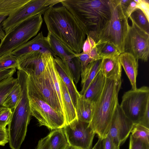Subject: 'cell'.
<instances>
[{
  "instance_id": "cell-19",
  "label": "cell",
  "mask_w": 149,
  "mask_h": 149,
  "mask_svg": "<svg viewBox=\"0 0 149 149\" xmlns=\"http://www.w3.org/2000/svg\"><path fill=\"white\" fill-rule=\"evenodd\" d=\"M100 70L106 78L121 80L122 66L119 56L102 59Z\"/></svg>"
},
{
  "instance_id": "cell-18",
  "label": "cell",
  "mask_w": 149,
  "mask_h": 149,
  "mask_svg": "<svg viewBox=\"0 0 149 149\" xmlns=\"http://www.w3.org/2000/svg\"><path fill=\"white\" fill-rule=\"evenodd\" d=\"M119 60L130 81L132 90H136L138 75V60L131 54L124 52L120 54Z\"/></svg>"
},
{
  "instance_id": "cell-39",
  "label": "cell",
  "mask_w": 149,
  "mask_h": 149,
  "mask_svg": "<svg viewBox=\"0 0 149 149\" xmlns=\"http://www.w3.org/2000/svg\"><path fill=\"white\" fill-rule=\"evenodd\" d=\"M8 142V132L6 128L0 126V146H3Z\"/></svg>"
},
{
  "instance_id": "cell-8",
  "label": "cell",
  "mask_w": 149,
  "mask_h": 149,
  "mask_svg": "<svg viewBox=\"0 0 149 149\" xmlns=\"http://www.w3.org/2000/svg\"><path fill=\"white\" fill-rule=\"evenodd\" d=\"M149 104V88L143 86L125 92L120 106L125 116L134 124L139 123Z\"/></svg>"
},
{
  "instance_id": "cell-30",
  "label": "cell",
  "mask_w": 149,
  "mask_h": 149,
  "mask_svg": "<svg viewBox=\"0 0 149 149\" xmlns=\"http://www.w3.org/2000/svg\"><path fill=\"white\" fill-rule=\"evenodd\" d=\"M141 29L149 34V21L143 12L137 8L129 17Z\"/></svg>"
},
{
  "instance_id": "cell-44",
  "label": "cell",
  "mask_w": 149,
  "mask_h": 149,
  "mask_svg": "<svg viewBox=\"0 0 149 149\" xmlns=\"http://www.w3.org/2000/svg\"><path fill=\"white\" fill-rule=\"evenodd\" d=\"M7 16L3 15H0V39L2 40L4 38L6 34L5 32L3 30L1 25V23L4 20Z\"/></svg>"
},
{
  "instance_id": "cell-11",
  "label": "cell",
  "mask_w": 149,
  "mask_h": 149,
  "mask_svg": "<svg viewBox=\"0 0 149 149\" xmlns=\"http://www.w3.org/2000/svg\"><path fill=\"white\" fill-rule=\"evenodd\" d=\"M63 130L68 144L81 149H92L95 134L89 123L76 119Z\"/></svg>"
},
{
  "instance_id": "cell-13",
  "label": "cell",
  "mask_w": 149,
  "mask_h": 149,
  "mask_svg": "<svg viewBox=\"0 0 149 149\" xmlns=\"http://www.w3.org/2000/svg\"><path fill=\"white\" fill-rule=\"evenodd\" d=\"M134 124L125 115L118 103L112 117L108 134L120 146L129 137Z\"/></svg>"
},
{
  "instance_id": "cell-10",
  "label": "cell",
  "mask_w": 149,
  "mask_h": 149,
  "mask_svg": "<svg viewBox=\"0 0 149 149\" xmlns=\"http://www.w3.org/2000/svg\"><path fill=\"white\" fill-rule=\"evenodd\" d=\"M28 96L31 116L37 119L40 126L51 130L63 128L65 126V118L47 103L31 95Z\"/></svg>"
},
{
  "instance_id": "cell-9",
  "label": "cell",
  "mask_w": 149,
  "mask_h": 149,
  "mask_svg": "<svg viewBox=\"0 0 149 149\" xmlns=\"http://www.w3.org/2000/svg\"><path fill=\"white\" fill-rule=\"evenodd\" d=\"M61 0H30L15 12L10 15L1 23L6 35L18 24L32 17L42 15Z\"/></svg>"
},
{
  "instance_id": "cell-2",
  "label": "cell",
  "mask_w": 149,
  "mask_h": 149,
  "mask_svg": "<svg viewBox=\"0 0 149 149\" xmlns=\"http://www.w3.org/2000/svg\"><path fill=\"white\" fill-rule=\"evenodd\" d=\"M109 0H61L87 36L98 32L109 19Z\"/></svg>"
},
{
  "instance_id": "cell-25",
  "label": "cell",
  "mask_w": 149,
  "mask_h": 149,
  "mask_svg": "<svg viewBox=\"0 0 149 149\" xmlns=\"http://www.w3.org/2000/svg\"><path fill=\"white\" fill-rule=\"evenodd\" d=\"M30 0H0V15L8 16Z\"/></svg>"
},
{
  "instance_id": "cell-14",
  "label": "cell",
  "mask_w": 149,
  "mask_h": 149,
  "mask_svg": "<svg viewBox=\"0 0 149 149\" xmlns=\"http://www.w3.org/2000/svg\"><path fill=\"white\" fill-rule=\"evenodd\" d=\"M50 54L35 51L24 55L17 58V69L38 77L44 71Z\"/></svg>"
},
{
  "instance_id": "cell-23",
  "label": "cell",
  "mask_w": 149,
  "mask_h": 149,
  "mask_svg": "<svg viewBox=\"0 0 149 149\" xmlns=\"http://www.w3.org/2000/svg\"><path fill=\"white\" fill-rule=\"evenodd\" d=\"M46 37L49 45L55 55L62 61L76 54L52 33L48 32Z\"/></svg>"
},
{
  "instance_id": "cell-42",
  "label": "cell",
  "mask_w": 149,
  "mask_h": 149,
  "mask_svg": "<svg viewBox=\"0 0 149 149\" xmlns=\"http://www.w3.org/2000/svg\"><path fill=\"white\" fill-rule=\"evenodd\" d=\"M139 123L149 128V104L148 105L143 116Z\"/></svg>"
},
{
  "instance_id": "cell-37",
  "label": "cell",
  "mask_w": 149,
  "mask_h": 149,
  "mask_svg": "<svg viewBox=\"0 0 149 149\" xmlns=\"http://www.w3.org/2000/svg\"><path fill=\"white\" fill-rule=\"evenodd\" d=\"M102 141L103 149H120V146L115 142L108 134Z\"/></svg>"
},
{
  "instance_id": "cell-16",
  "label": "cell",
  "mask_w": 149,
  "mask_h": 149,
  "mask_svg": "<svg viewBox=\"0 0 149 149\" xmlns=\"http://www.w3.org/2000/svg\"><path fill=\"white\" fill-rule=\"evenodd\" d=\"M53 56L56 70L66 86L73 105L76 109L77 101L81 95L77 90L72 76L66 65L58 57L56 56Z\"/></svg>"
},
{
  "instance_id": "cell-36",
  "label": "cell",
  "mask_w": 149,
  "mask_h": 149,
  "mask_svg": "<svg viewBox=\"0 0 149 149\" xmlns=\"http://www.w3.org/2000/svg\"><path fill=\"white\" fill-rule=\"evenodd\" d=\"M80 63L81 71H83L87 65L91 62L94 61L88 54L83 52L78 54H76Z\"/></svg>"
},
{
  "instance_id": "cell-20",
  "label": "cell",
  "mask_w": 149,
  "mask_h": 149,
  "mask_svg": "<svg viewBox=\"0 0 149 149\" xmlns=\"http://www.w3.org/2000/svg\"><path fill=\"white\" fill-rule=\"evenodd\" d=\"M58 79L64 110L66 125L77 119V113L68 89L59 74Z\"/></svg>"
},
{
  "instance_id": "cell-15",
  "label": "cell",
  "mask_w": 149,
  "mask_h": 149,
  "mask_svg": "<svg viewBox=\"0 0 149 149\" xmlns=\"http://www.w3.org/2000/svg\"><path fill=\"white\" fill-rule=\"evenodd\" d=\"M35 51L49 53L53 56H56L49 45L47 37L43 36L42 31L32 40L13 50L11 54L17 59L24 55Z\"/></svg>"
},
{
  "instance_id": "cell-48",
  "label": "cell",
  "mask_w": 149,
  "mask_h": 149,
  "mask_svg": "<svg viewBox=\"0 0 149 149\" xmlns=\"http://www.w3.org/2000/svg\"><path fill=\"white\" fill-rule=\"evenodd\" d=\"M92 149H93L92 148Z\"/></svg>"
},
{
  "instance_id": "cell-33",
  "label": "cell",
  "mask_w": 149,
  "mask_h": 149,
  "mask_svg": "<svg viewBox=\"0 0 149 149\" xmlns=\"http://www.w3.org/2000/svg\"><path fill=\"white\" fill-rule=\"evenodd\" d=\"M129 149H149V142L143 139L135 138L131 134Z\"/></svg>"
},
{
  "instance_id": "cell-27",
  "label": "cell",
  "mask_w": 149,
  "mask_h": 149,
  "mask_svg": "<svg viewBox=\"0 0 149 149\" xmlns=\"http://www.w3.org/2000/svg\"><path fill=\"white\" fill-rule=\"evenodd\" d=\"M63 61L67 65L72 76L73 81L77 84L81 75V68L80 61L76 54Z\"/></svg>"
},
{
  "instance_id": "cell-24",
  "label": "cell",
  "mask_w": 149,
  "mask_h": 149,
  "mask_svg": "<svg viewBox=\"0 0 149 149\" xmlns=\"http://www.w3.org/2000/svg\"><path fill=\"white\" fill-rule=\"evenodd\" d=\"M94 107V103L86 100L81 95L78 100L76 108L77 119L89 123L92 117Z\"/></svg>"
},
{
  "instance_id": "cell-6",
  "label": "cell",
  "mask_w": 149,
  "mask_h": 149,
  "mask_svg": "<svg viewBox=\"0 0 149 149\" xmlns=\"http://www.w3.org/2000/svg\"><path fill=\"white\" fill-rule=\"evenodd\" d=\"M47 63V61L44 71L39 76L36 77L28 74V94L45 102L65 118L64 111L50 75Z\"/></svg>"
},
{
  "instance_id": "cell-45",
  "label": "cell",
  "mask_w": 149,
  "mask_h": 149,
  "mask_svg": "<svg viewBox=\"0 0 149 149\" xmlns=\"http://www.w3.org/2000/svg\"><path fill=\"white\" fill-rule=\"evenodd\" d=\"M131 0H119L124 13Z\"/></svg>"
},
{
  "instance_id": "cell-22",
  "label": "cell",
  "mask_w": 149,
  "mask_h": 149,
  "mask_svg": "<svg viewBox=\"0 0 149 149\" xmlns=\"http://www.w3.org/2000/svg\"><path fill=\"white\" fill-rule=\"evenodd\" d=\"M102 59L90 63L81 72L82 88L79 94L83 95L99 72L100 70Z\"/></svg>"
},
{
  "instance_id": "cell-29",
  "label": "cell",
  "mask_w": 149,
  "mask_h": 149,
  "mask_svg": "<svg viewBox=\"0 0 149 149\" xmlns=\"http://www.w3.org/2000/svg\"><path fill=\"white\" fill-rule=\"evenodd\" d=\"M21 94L20 86L17 83L8 95L3 103L6 108L14 109L18 104Z\"/></svg>"
},
{
  "instance_id": "cell-7",
  "label": "cell",
  "mask_w": 149,
  "mask_h": 149,
  "mask_svg": "<svg viewBox=\"0 0 149 149\" xmlns=\"http://www.w3.org/2000/svg\"><path fill=\"white\" fill-rule=\"evenodd\" d=\"M43 21L41 15L32 17L18 24L6 34L0 43V56L11 52L36 36Z\"/></svg>"
},
{
  "instance_id": "cell-12",
  "label": "cell",
  "mask_w": 149,
  "mask_h": 149,
  "mask_svg": "<svg viewBox=\"0 0 149 149\" xmlns=\"http://www.w3.org/2000/svg\"><path fill=\"white\" fill-rule=\"evenodd\" d=\"M126 39L125 52L138 60L148 61L149 55V34L140 28L132 19Z\"/></svg>"
},
{
  "instance_id": "cell-3",
  "label": "cell",
  "mask_w": 149,
  "mask_h": 149,
  "mask_svg": "<svg viewBox=\"0 0 149 149\" xmlns=\"http://www.w3.org/2000/svg\"><path fill=\"white\" fill-rule=\"evenodd\" d=\"M121 80L106 78L103 91L94 103V110L89 125L98 138L103 140L109 133L112 117L117 104Z\"/></svg>"
},
{
  "instance_id": "cell-17",
  "label": "cell",
  "mask_w": 149,
  "mask_h": 149,
  "mask_svg": "<svg viewBox=\"0 0 149 149\" xmlns=\"http://www.w3.org/2000/svg\"><path fill=\"white\" fill-rule=\"evenodd\" d=\"M68 144L63 128L57 129L40 140L36 149H64Z\"/></svg>"
},
{
  "instance_id": "cell-4",
  "label": "cell",
  "mask_w": 149,
  "mask_h": 149,
  "mask_svg": "<svg viewBox=\"0 0 149 149\" xmlns=\"http://www.w3.org/2000/svg\"><path fill=\"white\" fill-rule=\"evenodd\" d=\"M28 75L24 71H17L18 83L21 94L19 100L13 111L8 130V142L12 147L19 148L24 140L31 116L28 89Z\"/></svg>"
},
{
  "instance_id": "cell-1",
  "label": "cell",
  "mask_w": 149,
  "mask_h": 149,
  "mask_svg": "<svg viewBox=\"0 0 149 149\" xmlns=\"http://www.w3.org/2000/svg\"><path fill=\"white\" fill-rule=\"evenodd\" d=\"M48 32L76 54L81 53L86 35L72 14L65 6H52L44 14Z\"/></svg>"
},
{
  "instance_id": "cell-40",
  "label": "cell",
  "mask_w": 149,
  "mask_h": 149,
  "mask_svg": "<svg viewBox=\"0 0 149 149\" xmlns=\"http://www.w3.org/2000/svg\"><path fill=\"white\" fill-rule=\"evenodd\" d=\"M16 71V68L0 70V81L12 76Z\"/></svg>"
},
{
  "instance_id": "cell-47",
  "label": "cell",
  "mask_w": 149,
  "mask_h": 149,
  "mask_svg": "<svg viewBox=\"0 0 149 149\" xmlns=\"http://www.w3.org/2000/svg\"><path fill=\"white\" fill-rule=\"evenodd\" d=\"M64 149H81L75 147L68 144Z\"/></svg>"
},
{
  "instance_id": "cell-35",
  "label": "cell",
  "mask_w": 149,
  "mask_h": 149,
  "mask_svg": "<svg viewBox=\"0 0 149 149\" xmlns=\"http://www.w3.org/2000/svg\"><path fill=\"white\" fill-rule=\"evenodd\" d=\"M136 3L137 8L144 14L149 21V1L148 0H134Z\"/></svg>"
},
{
  "instance_id": "cell-21",
  "label": "cell",
  "mask_w": 149,
  "mask_h": 149,
  "mask_svg": "<svg viewBox=\"0 0 149 149\" xmlns=\"http://www.w3.org/2000/svg\"><path fill=\"white\" fill-rule=\"evenodd\" d=\"M106 81V78L100 70L82 95L86 100L95 103L103 91Z\"/></svg>"
},
{
  "instance_id": "cell-41",
  "label": "cell",
  "mask_w": 149,
  "mask_h": 149,
  "mask_svg": "<svg viewBox=\"0 0 149 149\" xmlns=\"http://www.w3.org/2000/svg\"><path fill=\"white\" fill-rule=\"evenodd\" d=\"M137 9L136 3L134 0H131L124 13L127 19L132 13Z\"/></svg>"
},
{
  "instance_id": "cell-31",
  "label": "cell",
  "mask_w": 149,
  "mask_h": 149,
  "mask_svg": "<svg viewBox=\"0 0 149 149\" xmlns=\"http://www.w3.org/2000/svg\"><path fill=\"white\" fill-rule=\"evenodd\" d=\"M17 59L13 56L10 53L0 56V70L18 68Z\"/></svg>"
},
{
  "instance_id": "cell-26",
  "label": "cell",
  "mask_w": 149,
  "mask_h": 149,
  "mask_svg": "<svg viewBox=\"0 0 149 149\" xmlns=\"http://www.w3.org/2000/svg\"><path fill=\"white\" fill-rule=\"evenodd\" d=\"M18 83L17 78L9 77L0 81V114L6 107L3 103L8 95Z\"/></svg>"
},
{
  "instance_id": "cell-43",
  "label": "cell",
  "mask_w": 149,
  "mask_h": 149,
  "mask_svg": "<svg viewBox=\"0 0 149 149\" xmlns=\"http://www.w3.org/2000/svg\"><path fill=\"white\" fill-rule=\"evenodd\" d=\"M88 54L93 61L101 59L96 46L92 49L90 52Z\"/></svg>"
},
{
  "instance_id": "cell-5",
  "label": "cell",
  "mask_w": 149,
  "mask_h": 149,
  "mask_svg": "<svg viewBox=\"0 0 149 149\" xmlns=\"http://www.w3.org/2000/svg\"><path fill=\"white\" fill-rule=\"evenodd\" d=\"M108 3L110 13L109 19L98 32L89 33L88 36L94 40L96 45L106 42L113 43L121 53L125 52L130 25L119 0H109Z\"/></svg>"
},
{
  "instance_id": "cell-28",
  "label": "cell",
  "mask_w": 149,
  "mask_h": 149,
  "mask_svg": "<svg viewBox=\"0 0 149 149\" xmlns=\"http://www.w3.org/2000/svg\"><path fill=\"white\" fill-rule=\"evenodd\" d=\"M98 53L101 59L119 56L121 54L117 47L109 42L96 45Z\"/></svg>"
},
{
  "instance_id": "cell-38",
  "label": "cell",
  "mask_w": 149,
  "mask_h": 149,
  "mask_svg": "<svg viewBox=\"0 0 149 149\" xmlns=\"http://www.w3.org/2000/svg\"><path fill=\"white\" fill-rule=\"evenodd\" d=\"M96 46V43L94 40L88 36L83 45L82 52L88 54L92 49Z\"/></svg>"
},
{
  "instance_id": "cell-46",
  "label": "cell",
  "mask_w": 149,
  "mask_h": 149,
  "mask_svg": "<svg viewBox=\"0 0 149 149\" xmlns=\"http://www.w3.org/2000/svg\"><path fill=\"white\" fill-rule=\"evenodd\" d=\"M92 149H103L102 140L98 138V140L92 148Z\"/></svg>"
},
{
  "instance_id": "cell-32",
  "label": "cell",
  "mask_w": 149,
  "mask_h": 149,
  "mask_svg": "<svg viewBox=\"0 0 149 149\" xmlns=\"http://www.w3.org/2000/svg\"><path fill=\"white\" fill-rule=\"evenodd\" d=\"M131 132L134 138L149 142V128L139 123L134 124Z\"/></svg>"
},
{
  "instance_id": "cell-34",
  "label": "cell",
  "mask_w": 149,
  "mask_h": 149,
  "mask_svg": "<svg viewBox=\"0 0 149 149\" xmlns=\"http://www.w3.org/2000/svg\"><path fill=\"white\" fill-rule=\"evenodd\" d=\"M13 111L6 108L0 114V126L6 127L10 123L12 116Z\"/></svg>"
}]
</instances>
